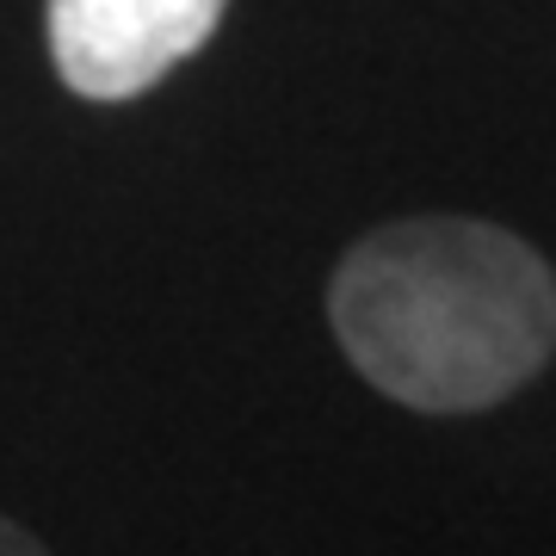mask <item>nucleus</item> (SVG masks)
I'll return each instance as SVG.
<instances>
[{
	"label": "nucleus",
	"instance_id": "f257e3e1",
	"mask_svg": "<svg viewBox=\"0 0 556 556\" xmlns=\"http://www.w3.org/2000/svg\"><path fill=\"white\" fill-rule=\"evenodd\" d=\"M328 321L353 371L415 415H477L556 353V273L482 217H396L328 278Z\"/></svg>",
	"mask_w": 556,
	"mask_h": 556
},
{
	"label": "nucleus",
	"instance_id": "f03ea898",
	"mask_svg": "<svg viewBox=\"0 0 556 556\" xmlns=\"http://www.w3.org/2000/svg\"><path fill=\"white\" fill-rule=\"evenodd\" d=\"M229 0H50V62L80 100H137L223 25Z\"/></svg>",
	"mask_w": 556,
	"mask_h": 556
},
{
	"label": "nucleus",
	"instance_id": "7ed1b4c3",
	"mask_svg": "<svg viewBox=\"0 0 556 556\" xmlns=\"http://www.w3.org/2000/svg\"><path fill=\"white\" fill-rule=\"evenodd\" d=\"M0 556H50V551H43V544L25 532V526H13V519L0 514Z\"/></svg>",
	"mask_w": 556,
	"mask_h": 556
}]
</instances>
